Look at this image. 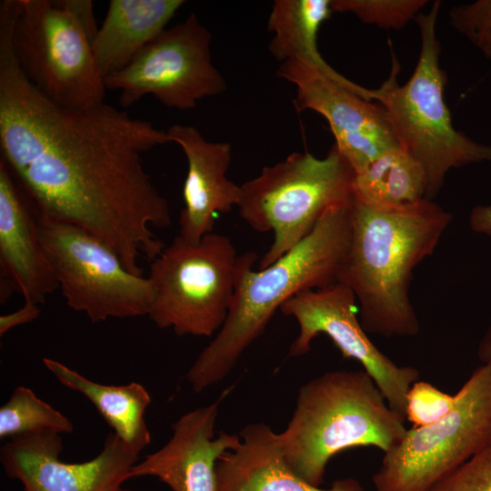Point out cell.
Returning <instances> with one entry per match:
<instances>
[{
  "label": "cell",
  "instance_id": "1",
  "mask_svg": "<svg viewBox=\"0 0 491 491\" xmlns=\"http://www.w3.org/2000/svg\"><path fill=\"white\" fill-rule=\"evenodd\" d=\"M168 142L167 132L105 102L84 109L51 102L22 72L11 40H0L1 159L37 214L93 235L137 276L139 259L165 248L150 226L171 225L141 156Z\"/></svg>",
  "mask_w": 491,
  "mask_h": 491
},
{
  "label": "cell",
  "instance_id": "2",
  "mask_svg": "<svg viewBox=\"0 0 491 491\" xmlns=\"http://www.w3.org/2000/svg\"><path fill=\"white\" fill-rule=\"evenodd\" d=\"M354 202V201H353ZM353 203L329 209L313 231L266 268L257 255L238 256L235 290L226 318L186 374L195 393L223 380L244 351L265 331L276 310L297 293L326 287L337 275L351 243Z\"/></svg>",
  "mask_w": 491,
  "mask_h": 491
},
{
  "label": "cell",
  "instance_id": "3",
  "mask_svg": "<svg viewBox=\"0 0 491 491\" xmlns=\"http://www.w3.org/2000/svg\"><path fill=\"white\" fill-rule=\"evenodd\" d=\"M451 219L433 200L379 212L354 198L351 243L337 282L354 293L366 333L385 337L418 334L409 297L413 271L434 253Z\"/></svg>",
  "mask_w": 491,
  "mask_h": 491
},
{
  "label": "cell",
  "instance_id": "4",
  "mask_svg": "<svg viewBox=\"0 0 491 491\" xmlns=\"http://www.w3.org/2000/svg\"><path fill=\"white\" fill-rule=\"evenodd\" d=\"M404 423L364 369H339L301 386L292 417L279 436L292 470L320 486L333 456L356 446L386 453L404 436Z\"/></svg>",
  "mask_w": 491,
  "mask_h": 491
},
{
  "label": "cell",
  "instance_id": "5",
  "mask_svg": "<svg viewBox=\"0 0 491 491\" xmlns=\"http://www.w3.org/2000/svg\"><path fill=\"white\" fill-rule=\"evenodd\" d=\"M440 1L416 22L421 48L416 68L404 85L396 82L399 65L394 58L391 75L374 89V98L384 108L399 146L424 168L426 199L432 200L452 168L491 162V145L479 144L457 131L445 102L446 75L439 65L440 44L436 25Z\"/></svg>",
  "mask_w": 491,
  "mask_h": 491
},
{
  "label": "cell",
  "instance_id": "6",
  "mask_svg": "<svg viewBox=\"0 0 491 491\" xmlns=\"http://www.w3.org/2000/svg\"><path fill=\"white\" fill-rule=\"evenodd\" d=\"M90 0H19L12 44L19 66L48 100L68 109L105 102V77L93 43Z\"/></svg>",
  "mask_w": 491,
  "mask_h": 491
},
{
  "label": "cell",
  "instance_id": "7",
  "mask_svg": "<svg viewBox=\"0 0 491 491\" xmlns=\"http://www.w3.org/2000/svg\"><path fill=\"white\" fill-rule=\"evenodd\" d=\"M355 175L334 145L325 158L293 153L241 185V217L255 231L274 234L259 269L306 237L329 209L351 204Z\"/></svg>",
  "mask_w": 491,
  "mask_h": 491
},
{
  "label": "cell",
  "instance_id": "8",
  "mask_svg": "<svg viewBox=\"0 0 491 491\" xmlns=\"http://www.w3.org/2000/svg\"><path fill=\"white\" fill-rule=\"evenodd\" d=\"M238 256L231 239L210 233L193 243L176 235L151 261L149 318L178 336H211L222 327L233 298Z\"/></svg>",
  "mask_w": 491,
  "mask_h": 491
},
{
  "label": "cell",
  "instance_id": "9",
  "mask_svg": "<svg viewBox=\"0 0 491 491\" xmlns=\"http://www.w3.org/2000/svg\"><path fill=\"white\" fill-rule=\"evenodd\" d=\"M454 397L445 416L406 429L384 453L376 491H428L491 443V365L477 366Z\"/></svg>",
  "mask_w": 491,
  "mask_h": 491
},
{
  "label": "cell",
  "instance_id": "10",
  "mask_svg": "<svg viewBox=\"0 0 491 491\" xmlns=\"http://www.w3.org/2000/svg\"><path fill=\"white\" fill-rule=\"evenodd\" d=\"M36 217L40 243L70 308L92 323L148 315L154 294L147 277L129 272L111 248L78 226Z\"/></svg>",
  "mask_w": 491,
  "mask_h": 491
},
{
  "label": "cell",
  "instance_id": "11",
  "mask_svg": "<svg viewBox=\"0 0 491 491\" xmlns=\"http://www.w3.org/2000/svg\"><path fill=\"white\" fill-rule=\"evenodd\" d=\"M211 41L210 32L191 13L165 28L125 68L105 76V88L119 90L122 107L150 94L167 107L194 108L199 100L226 89L212 63Z\"/></svg>",
  "mask_w": 491,
  "mask_h": 491
},
{
  "label": "cell",
  "instance_id": "12",
  "mask_svg": "<svg viewBox=\"0 0 491 491\" xmlns=\"http://www.w3.org/2000/svg\"><path fill=\"white\" fill-rule=\"evenodd\" d=\"M356 298L341 283L301 291L288 299L280 311L294 317L299 332L289 348V356L309 352L312 341L327 336L343 357L354 359L373 378L390 408L406 421V398L419 371L399 366L381 352L367 336L357 317Z\"/></svg>",
  "mask_w": 491,
  "mask_h": 491
},
{
  "label": "cell",
  "instance_id": "13",
  "mask_svg": "<svg viewBox=\"0 0 491 491\" xmlns=\"http://www.w3.org/2000/svg\"><path fill=\"white\" fill-rule=\"evenodd\" d=\"M62 451L59 434L38 432L10 438L1 447L0 461L5 475L25 491H132L123 485L139 454L115 433L90 460L66 463L60 459Z\"/></svg>",
  "mask_w": 491,
  "mask_h": 491
},
{
  "label": "cell",
  "instance_id": "14",
  "mask_svg": "<svg viewBox=\"0 0 491 491\" xmlns=\"http://www.w3.org/2000/svg\"><path fill=\"white\" fill-rule=\"evenodd\" d=\"M278 75L296 86L297 112L312 110L328 122L336 146L355 174L391 148L399 146L384 108L300 61L283 62Z\"/></svg>",
  "mask_w": 491,
  "mask_h": 491
},
{
  "label": "cell",
  "instance_id": "15",
  "mask_svg": "<svg viewBox=\"0 0 491 491\" xmlns=\"http://www.w3.org/2000/svg\"><path fill=\"white\" fill-rule=\"evenodd\" d=\"M220 402L181 416L166 444L137 462L130 478L156 477L173 491H216L217 462L241 441L240 436L225 432L215 436Z\"/></svg>",
  "mask_w": 491,
  "mask_h": 491
},
{
  "label": "cell",
  "instance_id": "16",
  "mask_svg": "<svg viewBox=\"0 0 491 491\" xmlns=\"http://www.w3.org/2000/svg\"><path fill=\"white\" fill-rule=\"evenodd\" d=\"M166 132L170 141L182 148L188 165L178 235L197 243L213 233L218 213H227L239 204L241 186L226 176L231 145L226 142L207 141L189 125H174Z\"/></svg>",
  "mask_w": 491,
  "mask_h": 491
},
{
  "label": "cell",
  "instance_id": "17",
  "mask_svg": "<svg viewBox=\"0 0 491 491\" xmlns=\"http://www.w3.org/2000/svg\"><path fill=\"white\" fill-rule=\"evenodd\" d=\"M1 302L6 291H18L25 301L44 304L58 283L38 235L35 207H29L13 174L0 161Z\"/></svg>",
  "mask_w": 491,
  "mask_h": 491
},
{
  "label": "cell",
  "instance_id": "18",
  "mask_svg": "<svg viewBox=\"0 0 491 491\" xmlns=\"http://www.w3.org/2000/svg\"><path fill=\"white\" fill-rule=\"evenodd\" d=\"M239 436V445L217 462L216 491H366L352 478L329 488L303 480L289 466L279 434L265 423L247 425Z\"/></svg>",
  "mask_w": 491,
  "mask_h": 491
},
{
  "label": "cell",
  "instance_id": "19",
  "mask_svg": "<svg viewBox=\"0 0 491 491\" xmlns=\"http://www.w3.org/2000/svg\"><path fill=\"white\" fill-rule=\"evenodd\" d=\"M184 4L183 0H111L93 43L104 77L129 65Z\"/></svg>",
  "mask_w": 491,
  "mask_h": 491
},
{
  "label": "cell",
  "instance_id": "20",
  "mask_svg": "<svg viewBox=\"0 0 491 491\" xmlns=\"http://www.w3.org/2000/svg\"><path fill=\"white\" fill-rule=\"evenodd\" d=\"M332 13L331 0H276L268 19V30L274 33L269 50L282 63L300 61L372 101L374 89H367L340 75L323 59L318 51L319 28Z\"/></svg>",
  "mask_w": 491,
  "mask_h": 491
},
{
  "label": "cell",
  "instance_id": "21",
  "mask_svg": "<svg viewBox=\"0 0 491 491\" xmlns=\"http://www.w3.org/2000/svg\"><path fill=\"white\" fill-rule=\"evenodd\" d=\"M43 363L61 385L85 396L130 450L140 454L150 444L145 413L151 396L144 386L136 382L103 385L57 360L45 357Z\"/></svg>",
  "mask_w": 491,
  "mask_h": 491
},
{
  "label": "cell",
  "instance_id": "22",
  "mask_svg": "<svg viewBox=\"0 0 491 491\" xmlns=\"http://www.w3.org/2000/svg\"><path fill=\"white\" fill-rule=\"evenodd\" d=\"M354 198L375 211L394 212L426 199L422 165L400 146L391 148L356 174Z\"/></svg>",
  "mask_w": 491,
  "mask_h": 491
},
{
  "label": "cell",
  "instance_id": "23",
  "mask_svg": "<svg viewBox=\"0 0 491 491\" xmlns=\"http://www.w3.org/2000/svg\"><path fill=\"white\" fill-rule=\"evenodd\" d=\"M72 422L28 387L17 386L0 407V438L38 433H71Z\"/></svg>",
  "mask_w": 491,
  "mask_h": 491
},
{
  "label": "cell",
  "instance_id": "24",
  "mask_svg": "<svg viewBox=\"0 0 491 491\" xmlns=\"http://www.w3.org/2000/svg\"><path fill=\"white\" fill-rule=\"evenodd\" d=\"M427 0H331L333 12L354 14L362 22L400 29L416 18Z\"/></svg>",
  "mask_w": 491,
  "mask_h": 491
},
{
  "label": "cell",
  "instance_id": "25",
  "mask_svg": "<svg viewBox=\"0 0 491 491\" xmlns=\"http://www.w3.org/2000/svg\"><path fill=\"white\" fill-rule=\"evenodd\" d=\"M454 398L431 383L417 380L406 394V421L414 427L433 424L450 411Z\"/></svg>",
  "mask_w": 491,
  "mask_h": 491
},
{
  "label": "cell",
  "instance_id": "26",
  "mask_svg": "<svg viewBox=\"0 0 491 491\" xmlns=\"http://www.w3.org/2000/svg\"><path fill=\"white\" fill-rule=\"evenodd\" d=\"M448 15L450 25L491 58V0L454 6Z\"/></svg>",
  "mask_w": 491,
  "mask_h": 491
},
{
  "label": "cell",
  "instance_id": "27",
  "mask_svg": "<svg viewBox=\"0 0 491 491\" xmlns=\"http://www.w3.org/2000/svg\"><path fill=\"white\" fill-rule=\"evenodd\" d=\"M428 491H491V443Z\"/></svg>",
  "mask_w": 491,
  "mask_h": 491
},
{
  "label": "cell",
  "instance_id": "28",
  "mask_svg": "<svg viewBox=\"0 0 491 491\" xmlns=\"http://www.w3.org/2000/svg\"><path fill=\"white\" fill-rule=\"evenodd\" d=\"M39 305L26 302L22 307L15 312L4 315L0 316V336H3L9 330L21 326L23 324L30 323L37 319L40 316Z\"/></svg>",
  "mask_w": 491,
  "mask_h": 491
},
{
  "label": "cell",
  "instance_id": "29",
  "mask_svg": "<svg viewBox=\"0 0 491 491\" xmlns=\"http://www.w3.org/2000/svg\"><path fill=\"white\" fill-rule=\"evenodd\" d=\"M468 223L473 232L485 235L491 243V204L474 206Z\"/></svg>",
  "mask_w": 491,
  "mask_h": 491
},
{
  "label": "cell",
  "instance_id": "30",
  "mask_svg": "<svg viewBox=\"0 0 491 491\" xmlns=\"http://www.w3.org/2000/svg\"><path fill=\"white\" fill-rule=\"evenodd\" d=\"M477 356L481 361V364L491 365V326L479 342Z\"/></svg>",
  "mask_w": 491,
  "mask_h": 491
}]
</instances>
